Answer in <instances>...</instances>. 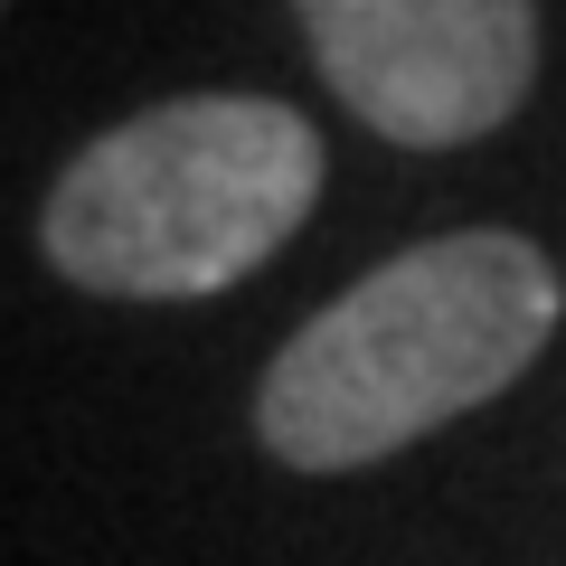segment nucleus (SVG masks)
Here are the masks:
<instances>
[{"instance_id": "1", "label": "nucleus", "mask_w": 566, "mask_h": 566, "mask_svg": "<svg viewBox=\"0 0 566 566\" xmlns=\"http://www.w3.org/2000/svg\"><path fill=\"white\" fill-rule=\"evenodd\" d=\"M557 312L566 283L538 237L520 227L424 237L274 349L255 387V434L293 472L387 463L416 434L520 387L528 359L557 340Z\"/></svg>"}, {"instance_id": "2", "label": "nucleus", "mask_w": 566, "mask_h": 566, "mask_svg": "<svg viewBox=\"0 0 566 566\" xmlns=\"http://www.w3.org/2000/svg\"><path fill=\"white\" fill-rule=\"evenodd\" d=\"M331 151L274 95H170L95 133L39 208V255L76 293L208 303L322 208Z\"/></svg>"}, {"instance_id": "3", "label": "nucleus", "mask_w": 566, "mask_h": 566, "mask_svg": "<svg viewBox=\"0 0 566 566\" xmlns=\"http://www.w3.org/2000/svg\"><path fill=\"white\" fill-rule=\"evenodd\" d=\"M312 66L397 151H463L538 85V0H293Z\"/></svg>"}]
</instances>
